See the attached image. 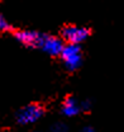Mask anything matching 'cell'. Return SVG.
Here are the masks:
<instances>
[{
    "mask_svg": "<svg viewBox=\"0 0 124 132\" xmlns=\"http://www.w3.org/2000/svg\"><path fill=\"white\" fill-rule=\"evenodd\" d=\"M45 116V108L38 103H29L22 107L15 114V121L20 126H31L41 121Z\"/></svg>",
    "mask_w": 124,
    "mask_h": 132,
    "instance_id": "cell-1",
    "label": "cell"
},
{
    "mask_svg": "<svg viewBox=\"0 0 124 132\" xmlns=\"http://www.w3.org/2000/svg\"><path fill=\"white\" fill-rule=\"evenodd\" d=\"M62 41L66 42V45H76L80 46L90 37V29L84 26L76 24H67L61 31Z\"/></svg>",
    "mask_w": 124,
    "mask_h": 132,
    "instance_id": "cell-2",
    "label": "cell"
},
{
    "mask_svg": "<svg viewBox=\"0 0 124 132\" xmlns=\"http://www.w3.org/2000/svg\"><path fill=\"white\" fill-rule=\"evenodd\" d=\"M61 60L63 66L68 71H75L81 67L82 64V51L80 46L76 45H66L61 53Z\"/></svg>",
    "mask_w": 124,
    "mask_h": 132,
    "instance_id": "cell-3",
    "label": "cell"
},
{
    "mask_svg": "<svg viewBox=\"0 0 124 132\" xmlns=\"http://www.w3.org/2000/svg\"><path fill=\"white\" fill-rule=\"evenodd\" d=\"M13 37L20 45H23L25 47L39 50L42 39L45 37V33L33 31V29H18V31L13 33Z\"/></svg>",
    "mask_w": 124,
    "mask_h": 132,
    "instance_id": "cell-4",
    "label": "cell"
},
{
    "mask_svg": "<svg viewBox=\"0 0 124 132\" xmlns=\"http://www.w3.org/2000/svg\"><path fill=\"white\" fill-rule=\"evenodd\" d=\"M65 42L62 41V38L56 37V36H49V34H45L42 43L39 46V50L43 51L45 53L49 55V56H61L62 51L65 48Z\"/></svg>",
    "mask_w": 124,
    "mask_h": 132,
    "instance_id": "cell-5",
    "label": "cell"
},
{
    "mask_svg": "<svg viewBox=\"0 0 124 132\" xmlns=\"http://www.w3.org/2000/svg\"><path fill=\"white\" fill-rule=\"evenodd\" d=\"M81 102L74 97H67L61 104V112L66 117H76L81 113Z\"/></svg>",
    "mask_w": 124,
    "mask_h": 132,
    "instance_id": "cell-6",
    "label": "cell"
},
{
    "mask_svg": "<svg viewBox=\"0 0 124 132\" xmlns=\"http://www.w3.org/2000/svg\"><path fill=\"white\" fill-rule=\"evenodd\" d=\"M51 132H70L68 127L63 122H56L51 126Z\"/></svg>",
    "mask_w": 124,
    "mask_h": 132,
    "instance_id": "cell-7",
    "label": "cell"
},
{
    "mask_svg": "<svg viewBox=\"0 0 124 132\" xmlns=\"http://www.w3.org/2000/svg\"><path fill=\"white\" fill-rule=\"evenodd\" d=\"M10 28H12L10 23L6 20V18L3 14H0V32H8L10 31Z\"/></svg>",
    "mask_w": 124,
    "mask_h": 132,
    "instance_id": "cell-8",
    "label": "cell"
},
{
    "mask_svg": "<svg viewBox=\"0 0 124 132\" xmlns=\"http://www.w3.org/2000/svg\"><path fill=\"white\" fill-rule=\"evenodd\" d=\"M81 108H82V112L89 111V109L91 108V102H90V100H87V99L82 100V102H81Z\"/></svg>",
    "mask_w": 124,
    "mask_h": 132,
    "instance_id": "cell-9",
    "label": "cell"
},
{
    "mask_svg": "<svg viewBox=\"0 0 124 132\" xmlns=\"http://www.w3.org/2000/svg\"><path fill=\"white\" fill-rule=\"evenodd\" d=\"M80 132H95V130H94V127H91V126H85Z\"/></svg>",
    "mask_w": 124,
    "mask_h": 132,
    "instance_id": "cell-10",
    "label": "cell"
},
{
    "mask_svg": "<svg viewBox=\"0 0 124 132\" xmlns=\"http://www.w3.org/2000/svg\"><path fill=\"white\" fill-rule=\"evenodd\" d=\"M32 132H41V131H32Z\"/></svg>",
    "mask_w": 124,
    "mask_h": 132,
    "instance_id": "cell-11",
    "label": "cell"
}]
</instances>
